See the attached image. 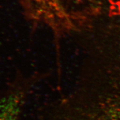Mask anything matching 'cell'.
I'll list each match as a JSON object with an SVG mask.
<instances>
[{
    "mask_svg": "<svg viewBox=\"0 0 120 120\" xmlns=\"http://www.w3.org/2000/svg\"><path fill=\"white\" fill-rule=\"evenodd\" d=\"M88 0H18L23 13L36 26L55 35L76 33L80 29L83 7Z\"/></svg>",
    "mask_w": 120,
    "mask_h": 120,
    "instance_id": "1",
    "label": "cell"
},
{
    "mask_svg": "<svg viewBox=\"0 0 120 120\" xmlns=\"http://www.w3.org/2000/svg\"><path fill=\"white\" fill-rule=\"evenodd\" d=\"M33 85L31 80H18L9 86L0 98V120H19Z\"/></svg>",
    "mask_w": 120,
    "mask_h": 120,
    "instance_id": "2",
    "label": "cell"
}]
</instances>
